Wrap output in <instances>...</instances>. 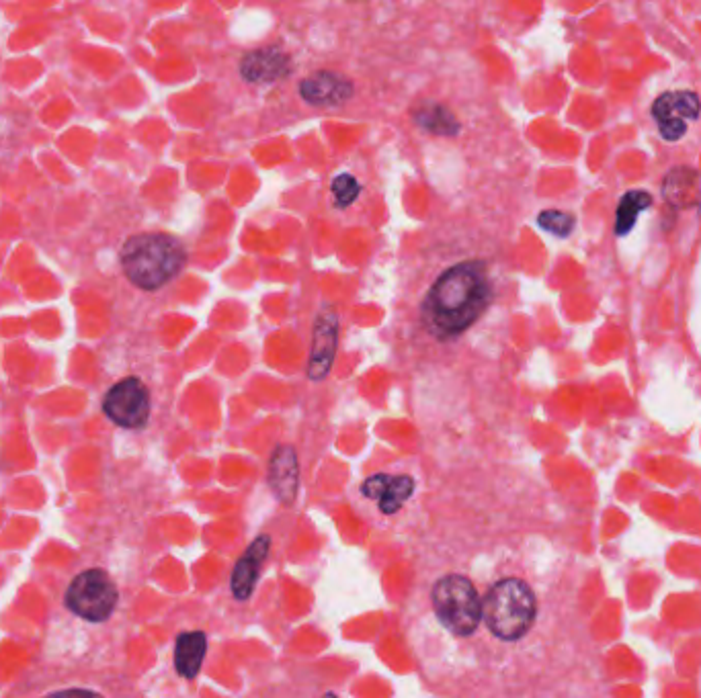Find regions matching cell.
I'll list each match as a JSON object with an SVG mask.
<instances>
[{
  "mask_svg": "<svg viewBox=\"0 0 701 698\" xmlns=\"http://www.w3.org/2000/svg\"><path fill=\"white\" fill-rule=\"evenodd\" d=\"M490 283L484 265L462 263L445 271L423 303V322L437 338L468 330L486 310Z\"/></svg>",
  "mask_w": 701,
  "mask_h": 698,
  "instance_id": "6da1fadb",
  "label": "cell"
},
{
  "mask_svg": "<svg viewBox=\"0 0 701 698\" xmlns=\"http://www.w3.org/2000/svg\"><path fill=\"white\" fill-rule=\"evenodd\" d=\"M119 260L136 287L154 291L181 273L187 254L183 244L169 234H138L123 244Z\"/></svg>",
  "mask_w": 701,
  "mask_h": 698,
  "instance_id": "7a4b0ae2",
  "label": "cell"
},
{
  "mask_svg": "<svg viewBox=\"0 0 701 698\" xmlns=\"http://www.w3.org/2000/svg\"><path fill=\"white\" fill-rule=\"evenodd\" d=\"M535 596L531 588L515 578H507L494 586L482 604L486 627L505 641L521 639L535 621Z\"/></svg>",
  "mask_w": 701,
  "mask_h": 698,
  "instance_id": "3957f363",
  "label": "cell"
},
{
  "mask_svg": "<svg viewBox=\"0 0 701 698\" xmlns=\"http://www.w3.org/2000/svg\"><path fill=\"white\" fill-rule=\"evenodd\" d=\"M433 608L439 621L456 635H472L482 619L478 592L464 576H445L435 584Z\"/></svg>",
  "mask_w": 701,
  "mask_h": 698,
  "instance_id": "277c9868",
  "label": "cell"
},
{
  "mask_svg": "<svg viewBox=\"0 0 701 698\" xmlns=\"http://www.w3.org/2000/svg\"><path fill=\"white\" fill-rule=\"evenodd\" d=\"M117 588L101 570H89L74 578L66 592V606L80 619L107 621L117 604Z\"/></svg>",
  "mask_w": 701,
  "mask_h": 698,
  "instance_id": "5b68a950",
  "label": "cell"
},
{
  "mask_svg": "<svg viewBox=\"0 0 701 698\" xmlns=\"http://www.w3.org/2000/svg\"><path fill=\"white\" fill-rule=\"evenodd\" d=\"M103 410L117 426L142 428L150 416V394L146 385L136 377L115 383L107 391Z\"/></svg>",
  "mask_w": 701,
  "mask_h": 698,
  "instance_id": "8992f818",
  "label": "cell"
},
{
  "mask_svg": "<svg viewBox=\"0 0 701 698\" xmlns=\"http://www.w3.org/2000/svg\"><path fill=\"white\" fill-rule=\"evenodd\" d=\"M699 109L701 103L697 95L687 91H673L656 99V103L652 105V115L658 123V129H661V134L667 140L675 142L685 136L687 121L695 119L699 115Z\"/></svg>",
  "mask_w": 701,
  "mask_h": 698,
  "instance_id": "52a82bcc",
  "label": "cell"
},
{
  "mask_svg": "<svg viewBox=\"0 0 701 698\" xmlns=\"http://www.w3.org/2000/svg\"><path fill=\"white\" fill-rule=\"evenodd\" d=\"M339 338V316L333 310H324L314 324L312 355L308 375L312 381H322L333 367Z\"/></svg>",
  "mask_w": 701,
  "mask_h": 698,
  "instance_id": "ba28073f",
  "label": "cell"
},
{
  "mask_svg": "<svg viewBox=\"0 0 701 698\" xmlns=\"http://www.w3.org/2000/svg\"><path fill=\"white\" fill-rule=\"evenodd\" d=\"M300 95L306 103L318 107H337L351 99L353 84L335 72H314L300 84Z\"/></svg>",
  "mask_w": 701,
  "mask_h": 698,
  "instance_id": "9c48e42d",
  "label": "cell"
},
{
  "mask_svg": "<svg viewBox=\"0 0 701 698\" xmlns=\"http://www.w3.org/2000/svg\"><path fill=\"white\" fill-rule=\"evenodd\" d=\"M363 496L378 500L380 510L384 514H396L402 504L415 492V479L410 475H386L378 473L369 477L361 486Z\"/></svg>",
  "mask_w": 701,
  "mask_h": 698,
  "instance_id": "30bf717a",
  "label": "cell"
},
{
  "mask_svg": "<svg viewBox=\"0 0 701 698\" xmlns=\"http://www.w3.org/2000/svg\"><path fill=\"white\" fill-rule=\"evenodd\" d=\"M290 70H292L290 56L277 48H263V50L251 52L240 64L242 76L255 84L275 82L290 74Z\"/></svg>",
  "mask_w": 701,
  "mask_h": 698,
  "instance_id": "8fae6325",
  "label": "cell"
},
{
  "mask_svg": "<svg viewBox=\"0 0 701 698\" xmlns=\"http://www.w3.org/2000/svg\"><path fill=\"white\" fill-rule=\"evenodd\" d=\"M269 549H271V539L263 535L249 547V551H246L238 559L234 572H232V594H234V598L246 600L253 594L255 584L259 580V574H261V565L267 559Z\"/></svg>",
  "mask_w": 701,
  "mask_h": 698,
  "instance_id": "7c38bea8",
  "label": "cell"
},
{
  "mask_svg": "<svg viewBox=\"0 0 701 698\" xmlns=\"http://www.w3.org/2000/svg\"><path fill=\"white\" fill-rule=\"evenodd\" d=\"M269 479L281 502H292L298 494V459L292 447H279L269 463Z\"/></svg>",
  "mask_w": 701,
  "mask_h": 698,
  "instance_id": "4fadbf2b",
  "label": "cell"
},
{
  "mask_svg": "<svg viewBox=\"0 0 701 698\" xmlns=\"http://www.w3.org/2000/svg\"><path fill=\"white\" fill-rule=\"evenodd\" d=\"M205 651H208V639L201 631H191V633H183L177 639V647H175V666L177 672L187 678L193 680L203 664Z\"/></svg>",
  "mask_w": 701,
  "mask_h": 698,
  "instance_id": "5bb4252c",
  "label": "cell"
},
{
  "mask_svg": "<svg viewBox=\"0 0 701 698\" xmlns=\"http://www.w3.org/2000/svg\"><path fill=\"white\" fill-rule=\"evenodd\" d=\"M417 123L429 134L435 136H456L460 132V123L453 113L441 105H429L415 115Z\"/></svg>",
  "mask_w": 701,
  "mask_h": 698,
  "instance_id": "9a60e30c",
  "label": "cell"
},
{
  "mask_svg": "<svg viewBox=\"0 0 701 698\" xmlns=\"http://www.w3.org/2000/svg\"><path fill=\"white\" fill-rule=\"evenodd\" d=\"M652 203L650 195L644 193V191H632L628 193L622 203H620V209H617V222H615V230L617 234H628L634 224H636V217L642 209H646L648 205Z\"/></svg>",
  "mask_w": 701,
  "mask_h": 698,
  "instance_id": "2e32d148",
  "label": "cell"
},
{
  "mask_svg": "<svg viewBox=\"0 0 701 698\" xmlns=\"http://www.w3.org/2000/svg\"><path fill=\"white\" fill-rule=\"evenodd\" d=\"M331 191L337 207H349L359 197L361 185L357 183L353 174H339V177L333 181Z\"/></svg>",
  "mask_w": 701,
  "mask_h": 698,
  "instance_id": "e0dca14e",
  "label": "cell"
},
{
  "mask_svg": "<svg viewBox=\"0 0 701 698\" xmlns=\"http://www.w3.org/2000/svg\"><path fill=\"white\" fill-rule=\"evenodd\" d=\"M538 222H540V226L546 232L556 234V236H568L572 232V228H574V217L572 215H568L564 211H554V209L544 211L540 215Z\"/></svg>",
  "mask_w": 701,
  "mask_h": 698,
  "instance_id": "ac0fdd59",
  "label": "cell"
},
{
  "mask_svg": "<svg viewBox=\"0 0 701 698\" xmlns=\"http://www.w3.org/2000/svg\"><path fill=\"white\" fill-rule=\"evenodd\" d=\"M48 698H101L97 692L91 690H80V688H72V690H62V692H54Z\"/></svg>",
  "mask_w": 701,
  "mask_h": 698,
  "instance_id": "d6986e66",
  "label": "cell"
},
{
  "mask_svg": "<svg viewBox=\"0 0 701 698\" xmlns=\"http://www.w3.org/2000/svg\"><path fill=\"white\" fill-rule=\"evenodd\" d=\"M324 698H339V696H337V694H326Z\"/></svg>",
  "mask_w": 701,
  "mask_h": 698,
  "instance_id": "ffe728a7",
  "label": "cell"
}]
</instances>
